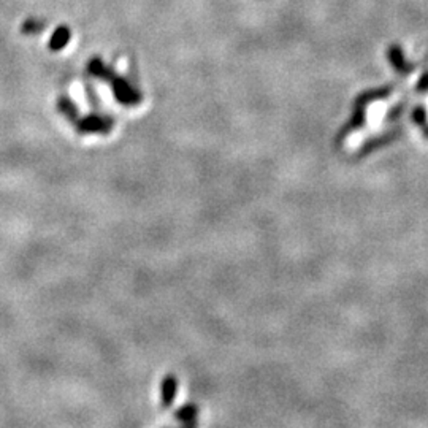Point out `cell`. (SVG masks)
<instances>
[{"label":"cell","mask_w":428,"mask_h":428,"mask_svg":"<svg viewBox=\"0 0 428 428\" xmlns=\"http://www.w3.org/2000/svg\"><path fill=\"white\" fill-rule=\"evenodd\" d=\"M176 379L175 376L168 375L162 382V406L163 407H170L173 405V400H175L176 395Z\"/></svg>","instance_id":"obj_1"},{"label":"cell","mask_w":428,"mask_h":428,"mask_svg":"<svg viewBox=\"0 0 428 428\" xmlns=\"http://www.w3.org/2000/svg\"><path fill=\"white\" fill-rule=\"evenodd\" d=\"M196 414H197V406L186 405V406L179 407V410L175 412V419L181 422H187V420H192L193 417H196Z\"/></svg>","instance_id":"obj_2"}]
</instances>
